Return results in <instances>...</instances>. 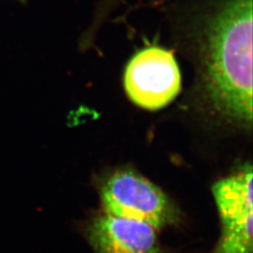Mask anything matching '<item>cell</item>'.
Segmentation results:
<instances>
[{
	"label": "cell",
	"instance_id": "7a4b0ae2",
	"mask_svg": "<svg viewBox=\"0 0 253 253\" xmlns=\"http://www.w3.org/2000/svg\"><path fill=\"white\" fill-rule=\"evenodd\" d=\"M100 200L105 214L141 221L156 230L171 225L178 217L163 190L133 171L111 174L101 186Z\"/></svg>",
	"mask_w": 253,
	"mask_h": 253
},
{
	"label": "cell",
	"instance_id": "6da1fadb",
	"mask_svg": "<svg viewBox=\"0 0 253 253\" xmlns=\"http://www.w3.org/2000/svg\"><path fill=\"white\" fill-rule=\"evenodd\" d=\"M188 39L204 98L228 120L253 124V0H214Z\"/></svg>",
	"mask_w": 253,
	"mask_h": 253
},
{
	"label": "cell",
	"instance_id": "3957f363",
	"mask_svg": "<svg viewBox=\"0 0 253 253\" xmlns=\"http://www.w3.org/2000/svg\"><path fill=\"white\" fill-rule=\"evenodd\" d=\"M124 86L136 105L150 111L165 107L181 89L180 71L173 54L160 46L142 49L126 64Z\"/></svg>",
	"mask_w": 253,
	"mask_h": 253
},
{
	"label": "cell",
	"instance_id": "5b68a950",
	"mask_svg": "<svg viewBox=\"0 0 253 253\" xmlns=\"http://www.w3.org/2000/svg\"><path fill=\"white\" fill-rule=\"evenodd\" d=\"M221 235L213 253H253V208L218 213Z\"/></svg>",
	"mask_w": 253,
	"mask_h": 253
},
{
	"label": "cell",
	"instance_id": "8992f818",
	"mask_svg": "<svg viewBox=\"0 0 253 253\" xmlns=\"http://www.w3.org/2000/svg\"><path fill=\"white\" fill-rule=\"evenodd\" d=\"M18 1H20V2H25L26 0H18Z\"/></svg>",
	"mask_w": 253,
	"mask_h": 253
},
{
	"label": "cell",
	"instance_id": "277c9868",
	"mask_svg": "<svg viewBox=\"0 0 253 253\" xmlns=\"http://www.w3.org/2000/svg\"><path fill=\"white\" fill-rule=\"evenodd\" d=\"M95 253H164L157 230L141 221L103 213L87 230Z\"/></svg>",
	"mask_w": 253,
	"mask_h": 253
}]
</instances>
